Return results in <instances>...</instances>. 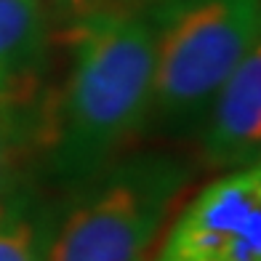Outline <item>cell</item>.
<instances>
[{"label": "cell", "instance_id": "cell-1", "mask_svg": "<svg viewBox=\"0 0 261 261\" xmlns=\"http://www.w3.org/2000/svg\"><path fill=\"white\" fill-rule=\"evenodd\" d=\"M155 35L147 8H93L69 32V69L43 128L45 179L77 192L144 134Z\"/></svg>", "mask_w": 261, "mask_h": 261}, {"label": "cell", "instance_id": "cell-2", "mask_svg": "<svg viewBox=\"0 0 261 261\" xmlns=\"http://www.w3.org/2000/svg\"><path fill=\"white\" fill-rule=\"evenodd\" d=\"M152 99L144 134L195 139L234 67L258 45L261 0H155Z\"/></svg>", "mask_w": 261, "mask_h": 261}, {"label": "cell", "instance_id": "cell-3", "mask_svg": "<svg viewBox=\"0 0 261 261\" xmlns=\"http://www.w3.org/2000/svg\"><path fill=\"white\" fill-rule=\"evenodd\" d=\"M197 168L168 149L130 152L77 189L48 261H147Z\"/></svg>", "mask_w": 261, "mask_h": 261}, {"label": "cell", "instance_id": "cell-4", "mask_svg": "<svg viewBox=\"0 0 261 261\" xmlns=\"http://www.w3.org/2000/svg\"><path fill=\"white\" fill-rule=\"evenodd\" d=\"M149 261H261V163L200 187Z\"/></svg>", "mask_w": 261, "mask_h": 261}, {"label": "cell", "instance_id": "cell-5", "mask_svg": "<svg viewBox=\"0 0 261 261\" xmlns=\"http://www.w3.org/2000/svg\"><path fill=\"white\" fill-rule=\"evenodd\" d=\"M200 163L229 173L261 163V48L248 54L213 96L197 128Z\"/></svg>", "mask_w": 261, "mask_h": 261}, {"label": "cell", "instance_id": "cell-6", "mask_svg": "<svg viewBox=\"0 0 261 261\" xmlns=\"http://www.w3.org/2000/svg\"><path fill=\"white\" fill-rule=\"evenodd\" d=\"M51 56L43 0H0V107L21 115L35 101Z\"/></svg>", "mask_w": 261, "mask_h": 261}, {"label": "cell", "instance_id": "cell-7", "mask_svg": "<svg viewBox=\"0 0 261 261\" xmlns=\"http://www.w3.org/2000/svg\"><path fill=\"white\" fill-rule=\"evenodd\" d=\"M59 216L32 187L16 184L0 203V261H48Z\"/></svg>", "mask_w": 261, "mask_h": 261}, {"label": "cell", "instance_id": "cell-8", "mask_svg": "<svg viewBox=\"0 0 261 261\" xmlns=\"http://www.w3.org/2000/svg\"><path fill=\"white\" fill-rule=\"evenodd\" d=\"M24 141L21 115L0 107V203L19 181V152Z\"/></svg>", "mask_w": 261, "mask_h": 261}]
</instances>
